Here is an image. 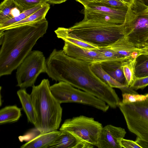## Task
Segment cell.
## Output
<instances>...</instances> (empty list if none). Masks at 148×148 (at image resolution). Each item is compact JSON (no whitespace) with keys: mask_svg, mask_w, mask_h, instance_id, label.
Wrapping results in <instances>:
<instances>
[{"mask_svg":"<svg viewBox=\"0 0 148 148\" xmlns=\"http://www.w3.org/2000/svg\"><path fill=\"white\" fill-rule=\"evenodd\" d=\"M50 89L52 95L60 104L76 103L92 106L104 112L110 107L103 101L66 82H60L50 86Z\"/></svg>","mask_w":148,"mask_h":148,"instance_id":"52a82bcc","label":"cell"},{"mask_svg":"<svg viewBox=\"0 0 148 148\" xmlns=\"http://www.w3.org/2000/svg\"><path fill=\"white\" fill-rule=\"evenodd\" d=\"M103 127L93 118L80 115L65 120L60 130L69 132L82 141L96 146Z\"/></svg>","mask_w":148,"mask_h":148,"instance_id":"ba28073f","label":"cell"},{"mask_svg":"<svg viewBox=\"0 0 148 148\" xmlns=\"http://www.w3.org/2000/svg\"><path fill=\"white\" fill-rule=\"evenodd\" d=\"M63 50L65 54L70 57L91 64L106 61L97 51L86 49L68 42H64Z\"/></svg>","mask_w":148,"mask_h":148,"instance_id":"8fae6325","label":"cell"},{"mask_svg":"<svg viewBox=\"0 0 148 148\" xmlns=\"http://www.w3.org/2000/svg\"><path fill=\"white\" fill-rule=\"evenodd\" d=\"M22 12L47 3V0H14Z\"/></svg>","mask_w":148,"mask_h":148,"instance_id":"484cf974","label":"cell"},{"mask_svg":"<svg viewBox=\"0 0 148 148\" xmlns=\"http://www.w3.org/2000/svg\"><path fill=\"white\" fill-rule=\"evenodd\" d=\"M44 4L24 11L16 16L0 23V30H3L9 26L24 19L41 8Z\"/></svg>","mask_w":148,"mask_h":148,"instance_id":"cb8c5ba5","label":"cell"},{"mask_svg":"<svg viewBox=\"0 0 148 148\" xmlns=\"http://www.w3.org/2000/svg\"><path fill=\"white\" fill-rule=\"evenodd\" d=\"M123 103H127L141 101L145 100L148 97V93L145 95L132 94L125 93L122 94Z\"/></svg>","mask_w":148,"mask_h":148,"instance_id":"83f0119b","label":"cell"},{"mask_svg":"<svg viewBox=\"0 0 148 148\" xmlns=\"http://www.w3.org/2000/svg\"><path fill=\"white\" fill-rule=\"evenodd\" d=\"M128 8V5L123 8H114L93 3L84 7V9L115 16L125 21Z\"/></svg>","mask_w":148,"mask_h":148,"instance_id":"ac0fdd59","label":"cell"},{"mask_svg":"<svg viewBox=\"0 0 148 148\" xmlns=\"http://www.w3.org/2000/svg\"><path fill=\"white\" fill-rule=\"evenodd\" d=\"M128 59L102 62H101V67L106 72L116 80L127 86L122 66L124 62Z\"/></svg>","mask_w":148,"mask_h":148,"instance_id":"2e32d148","label":"cell"},{"mask_svg":"<svg viewBox=\"0 0 148 148\" xmlns=\"http://www.w3.org/2000/svg\"><path fill=\"white\" fill-rule=\"evenodd\" d=\"M50 8V5L49 3H47L41 8L24 19L15 23L6 28L42 20L45 18V16Z\"/></svg>","mask_w":148,"mask_h":148,"instance_id":"7402d4cb","label":"cell"},{"mask_svg":"<svg viewBox=\"0 0 148 148\" xmlns=\"http://www.w3.org/2000/svg\"><path fill=\"white\" fill-rule=\"evenodd\" d=\"M47 73L52 80L63 82L88 93L115 109L120 102L113 88L91 70L90 62L70 57L63 50L54 49L46 60Z\"/></svg>","mask_w":148,"mask_h":148,"instance_id":"6da1fadb","label":"cell"},{"mask_svg":"<svg viewBox=\"0 0 148 148\" xmlns=\"http://www.w3.org/2000/svg\"><path fill=\"white\" fill-rule=\"evenodd\" d=\"M147 45H148V38L146 40L144 47Z\"/></svg>","mask_w":148,"mask_h":148,"instance_id":"74e56055","label":"cell"},{"mask_svg":"<svg viewBox=\"0 0 148 148\" xmlns=\"http://www.w3.org/2000/svg\"><path fill=\"white\" fill-rule=\"evenodd\" d=\"M82 4L84 7L90 4L98 3L102 0H75Z\"/></svg>","mask_w":148,"mask_h":148,"instance_id":"1f68e13d","label":"cell"},{"mask_svg":"<svg viewBox=\"0 0 148 148\" xmlns=\"http://www.w3.org/2000/svg\"><path fill=\"white\" fill-rule=\"evenodd\" d=\"M54 32L57 37L63 40L64 42H68L85 48L94 50L98 48L93 45L82 41L70 36L65 31L63 27H59Z\"/></svg>","mask_w":148,"mask_h":148,"instance_id":"603a6c76","label":"cell"},{"mask_svg":"<svg viewBox=\"0 0 148 148\" xmlns=\"http://www.w3.org/2000/svg\"><path fill=\"white\" fill-rule=\"evenodd\" d=\"M126 133L123 128L107 125L102 127L96 146L98 148H122L119 141Z\"/></svg>","mask_w":148,"mask_h":148,"instance_id":"30bf717a","label":"cell"},{"mask_svg":"<svg viewBox=\"0 0 148 148\" xmlns=\"http://www.w3.org/2000/svg\"><path fill=\"white\" fill-rule=\"evenodd\" d=\"M46 18L0 30V76L11 75L46 33Z\"/></svg>","mask_w":148,"mask_h":148,"instance_id":"7a4b0ae2","label":"cell"},{"mask_svg":"<svg viewBox=\"0 0 148 148\" xmlns=\"http://www.w3.org/2000/svg\"><path fill=\"white\" fill-rule=\"evenodd\" d=\"M90 68L95 75L102 81L111 88H119L122 94H138L132 88L122 84L111 77L102 68L101 62L91 64Z\"/></svg>","mask_w":148,"mask_h":148,"instance_id":"4fadbf2b","label":"cell"},{"mask_svg":"<svg viewBox=\"0 0 148 148\" xmlns=\"http://www.w3.org/2000/svg\"><path fill=\"white\" fill-rule=\"evenodd\" d=\"M49 81L44 79L33 86L30 94L36 113L35 128L40 133L57 130L62 121V109L52 95Z\"/></svg>","mask_w":148,"mask_h":148,"instance_id":"3957f363","label":"cell"},{"mask_svg":"<svg viewBox=\"0 0 148 148\" xmlns=\"http://www.w3.org/2000/svg\"><path fill=\"white\" fill-rule=\"evenodd\" d=\"M135 78L148 76V54L140 53L135 58L134 65Z\"/></svg>","mask_w":148,"mask_h":148,"instance_id":"44dd1931","label":"cell"},{"mask_svg":"<svg viewBox=\"0 0 148 148\" xmlns=\"http://www.w3.org/2000/svg\"><path fill=\"white\" fill-rule=\"evenodd\" d=\"M141 53L148 54V45L140 48Z\"/></svg>","mask_w":148,"mask_h":148,"instance_id":"e575fe53","label":"cell"},{"mask_svg":"<svg viewBox=\"0 0 148 148\" xmlns=\"http://www.w3.org/2000/svg\"><path fill=\"white\" fill-rule=\"evenodd\" d=\"M60 135L48 148H93L94 146L81 140L71 133L61 131Z\"/></svg>","mask_w":148,"mask_h":148,"instance_id":"7c38bea8","label":"cell"},{"mask_svg":"<svg viewBox=\"0 0 148 148\" xmlns=\"http://www.w3.org/2000/svg\"><path fill=\"white\" fill-rule=\"evenodd\" d=\"M67 0H47V3L53 4H59L65 2Z\"/></svg>","mask_w":148,"mask_h":148,"instance_id":"836d02e7","label":"cell"},{"mask_svg":"<svg viewBox=\"0 0 148 148\" xmlns=\"http://www.w3.org/2000/svg\"><path fill=\"white\" fill-rule=\"evenodd\" d=\"M118 106L129 130L148 142V97L144 100L134 103H124L120 101Z\"/></svg>","mask_w":148,"mask_h":148,"instance_id":"8992f818","label":"cell"},{"mask_svg":"<svg viewBox=\"0 0 148 148\" xmlns=\"http://www.w3.org/2000/svg\"><path fill=\"white\" fill-rule=\"evenodd\" d=\"M122 148H142L135 141L124 139H120L119 141Z\"/></svg>","mask_w":148,"mask_h":148,"instance_id":"4dcf8cb0","label":"cell"},{"mask_svg":"<svg viewBox=\"0 0 148 148\" xmlns=\"http://www.w3.org/2000/svg\"><path fill=\"white\" fill-rule=\"evenodd\" d=\"M21 115V109L16 106H6L0 110V124L17 121Z\"/></svg>","mask_w":148,"mask_h":148,"instance_id":"d6986e66","label":"cell"},{"mask_svg":"<svg viewBox=\"0 0 148 148\" xmlns=\"http://www.w3.org/2000/svg\"><path fill=\"white\" fill-rule=\"evenodd\" d=\"M107 46L123 58L135 59L141 53L140 48L130 42L125 37Z\"/></svg>","mask_w":148,"mask_h":148,"instance_id":"5bb4252c","label":"cell"},{"mask_svg":"<svg viewBox=\"0 0 148 148\" xmlns=\"http://www.w3.org/2000/svg\"><path fill=\"white\" fill-rule=\"evenodd\" d=\"M123 25L128 41L138 48L144 47L148 38V6L133 0L128 5Z\"/></svg>","mask_w":148,"mask_h":148,"instance_id":"5b68a950","label":"cell"},{"mask_svg":"<svg viewBox=\"0 0 148 148\" xmlns=\"http://www.w3.org/2000/svg\"><path fill=\"white\" fill-rule=\"evenodd\" d=\"M148 85V76L136 78L135 80L131 87L134 90L139 89H143Z\"/></svg>","mask_w":148,"mask_h":148,"instance_id":"f546056e","label":"cell"},{"mask_svg":"<svg viewBox=\"0 0 148 148\" xmlns=\"http://www.w3.org/2000/svg\"><path fill=\"white\" fill-rule=\"evenodd\" d=\"M47 71L46 60L43 53L32 51L17 68V86L22 89L32 87L39 75Z\"/></svg>","mask_w":148,"mask_h":148,"instance_id":"9c48e42d","label":"cell"},{"mask_svg":"<svg viewBox=\"0 0 148 148\" xmlns=\"http://www.w3.org/2000/svg\"><path fill=\"white\" fill-rule=\"evenodd\" d=\"M123 2L125 3L127 5L130 4L133 0H122Z\"/></svg>","mask_w":148,"mask_h":148,"instance_id":"8d00e7d4","label":"cell"},{"mask_svg":"<svg viewBox=\"0 0 148 148\" xmlns=\"http://www.w3.org/2000/svg\"><path fill=\"white\" fill-rule=\"evenodd\" d=\"M135 141L142 148H148V142L138 137H137Z\"/></svg>","mask_w":148,"mask_h":148,"instance_id":"d6a6232c","label":"cell"},{"mask_svg":"<svg viewBox=\"0 0 148 148\" xmlns=\"http://www.w3.org/2000/svg\"><path fill=\"white\" fill-rule=\"evenodd\" d=\"M100 53L106 61L123 60L128 58H123L108 46L98 48L94 50ZM129 59V58H128Z\"/></svg>","mask_w":148,"mask_h":148,"instance_id":"4316f807","label":"cell"},{"mask_svg":"<svg viewBox=\"0 0 148 148\" xmlns=\"http://www.w3.org/2000/svg\"><path fill=\"white\" fill-rule=\"evenodd\" d=\"M17 94L28 121L35 126L36 123V116L30 95L27 92L25 88L19 89Z\"/></svg>","mask_w":148,"mask_h":148,"instance_id":"e0dca14e","label":"cell"},{"mask_svg":"<svg viewBox=\"0 0 148 148\" xmlns=\"http://www.w3.org/2000/svg\"><path fill=\"white\" fill-rule=\"evenodd\" d=\"M135 59H128L126 60L124 62L122 66L127 85L130 87L135 79L134 71Z\"/></svg>","mask_w":148,"mask_h":148,"instance_id":"d4e9b609","label":"cell"},{"mask_svg":"<svg viewBox=\"0 0 148 148\" xmlns=\"http://www.w3.org/2000/svg\"><path fill=\"white\" fill-rule=\"evenodd\" d=\"M97 4L114 8H121L128 6L122 0H102Z\"/></svg>","mask_w":148,"mask_h":148,"instance_id":"f1b7e54d","label":"cell"},{"mask_svg":"<svg viewBox=\"0 0 148 148\" xmlns=\"http://www.w3.org/2000/svg\"><path fill=\"white\" fill-rule=\"evenodd\" d=\"M146 5L148 6V0H138Z\"/></svg>","mask_w":148,"mask_h":148,"instance_id":"d590c367","label":"cell"},{"mask_svg":"<svg viewBox=\"0 0 148 148\" xmlns=\"http://www.w3.org/2000/svg\"><path fill=\"white\" fill-rule=\"evenodd\" d=\"M16 10L22 12L14 0H4L0 4V23L15 16Z\"/></svg>","mask_w":148,"mask_h":148,"instance_id":"ffe728a7","label":"cell"},{"mask_svg":"<svg viewBox=\"0 0 148 148\" xmlns=\"http://www.w3.org/2000/svg\"><path fill=\"white\" fill-rule=\"evenodd\" d=\"M61 132L55 130L40 133V134L22 145L21 148H48L60 135Z\"/></svg>","mask_w":148,"mask_h":148,"instance_id":"9a60e30c","label":"cell"},{"mask_svg":"<svg viewBox=\"0 0 148 148\" xmlns=\"http://www.w3.org/2000/svg\"><path fill=\"white\" fill-rule=\"evenodd\" d=\"M64 29L72 37L97 47L108 46L125 37L123 24L108 26L74 25Z\"/></svg>","mask_w":148,"mask_h":148,"instance_id":"277c9868","label":"cell"}]
</instances>
